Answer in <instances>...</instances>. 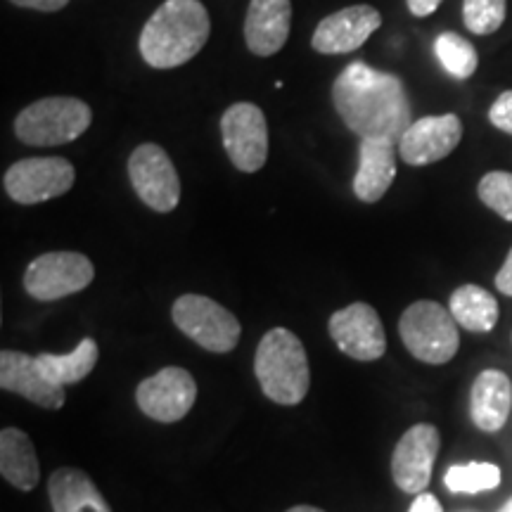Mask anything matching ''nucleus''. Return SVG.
Wrapping results in <instances>:
<instances>
[{
  "mask_svg": "<svg viewBox=\"0 0 512 512\" xmlns=\"http://www.w3.org/2000/svg\"><path fill=\"white\" fill-rule=\"evenodd\" d=\"M463 138L458 114H434L413 121L399 140V157L408 166H427L451 155Z\"/></svg>",
  "mask_w": 512,
  "mask_h": 512,
  "instance_id": "15",
  "label": "nucleus"
},
{
  "mask_svg": "<svg viewBox=\"0 0 512 512\" xmlns=\"http://www.w3.org/2000/svg\"><path fill=\"white\" fill-rule=\"evenodd\" d=\"M287 512H325V510L313 508V505H297V508H290Z\"/></svg>",
  "mask_w": 512,
  "mask_h": 512,
  "instance_id": "33",
  "label": "nucleus"
},
{
  "mask_svg": "<svg viewBox=\"0 0 512 512\" xmlns=\"http://www.w3.org/2000/svg\"><path fill=\"white\" fill-rule=\"evenodd\" d=\"M292 3L290 0H249L245 17V41L249 53L271 57L280 53L290 38Z\"/></svg>",
  "mask_w": 512,
  "mask_h": 512,
  "instance_id": "17",
  "label": "nucleus"
},
{
  "mask_svg": "<svg viewBox=\"0 0 512 512\" xmlns=\"http://www.w3.org/2000/svg\"><path fill=\"white\" fill-rule=\"evenodd\" d=\"M489 121L498 131L510 133L512 136V91H505L494 100V105L489 110Z\"/></svg>",
  "mask_w": 512,
  "mask_h": 512,
  "instance_id": "28",
  "label": "nucleus"
},
{
  "mask_svg": "<svg viewBox=\"0 0 512 512\" xmlns=\"http://www.w3.org/2000/svg\"><path fill=\"white\" fill-rule=\"evenodd\" d=\"M380 27V10L373 5H351L320 19L311 46L320 55H347L361 48Z\"/></svg>",
  "mask_w": 512,
  "mask_h": 512,
  "instance_id": "14",
  "label": "nucleus"
},
{
  "mask_svg": "<svg viewBox=\"0 0 512 512\" xmlns=\"http://www.w3.org/2000/svg\"><path fill=\"white\" fill-rule=\"evenodd\" d=\"M496 287H498V292L505 294V297H512V249H510L508 259L503 261L501 271L496 273Z\"/></svg>",
  "mask_w": 512,
  "mask_h": 512,
  "instance_id": "30",
  "label": "nucleus"
},
{
  "mask_svg": "<svg viewBox=\"0 0 512 512\" xmlns=\"http://www.w3.org/2000/svg\"><path fill=\"white\" fill-rule=\"evenodd\" d=\"M128 178L140 202L159 214H169L181 202V178L166 150L143 143L128 157Z\"/></svg>",
  "mask_w": 512,
  "mask_h": 512,
  "instance_id": "9",
  "label": "nucleus"
},
{
  "mask_svg": "<svg viewBox=\"0 0 512 512\" xmlns=\"http://www.w3.org/2000/svg\"><path fill=\"white\" fill-rule=\"evenodd\" d=\"M498 512H512V498H510V501H508V503H505V505H503V508H501V510H498Z\"/></svg>",
  "mask_w": 512,
  "mask_h": 512,
  "instance_id": "34",
  "label": "nucleus"
},
{
  "mask_svg": "<svg viewBox=\"0 0 512 512\" xmlns=\"http://www.w3.org/2000/svg\"><path fill=\"white\" fill-rule=\"evenodd\" d=\"M0 475L19 491L36 489L41 479V465H38L34 444L17 427H5L0 432Z\"/></svg>",
  "mask_w": 512,
  "mask_h": 512,
  "instance_id": "21",
  "label": "nucleus"
},
{
  "mask_svg": "<svg viewBox=\"0 0 512 512\" xmlns=\"http://www.w3.org/2000/svg\"><path fill=\"white\" fill-rule=\"evenodd\" d=\"M396 155H399V145L389 143V140H361L358 171L354 183H351L358 200L373 204L387 195L396 178Z\"/></svg>",
  "mask_w": 512,
  "mask_h": 512,
  "instance_id": "18",
  "label": "nucleus"
},
{
  "mask_svg": "<svg viewBox=\"0 0 512 512\" xmlns=\"http://www.w3.org/2000/svg\"><path fill=\"white\" fill-rule=\"evenodd\" d=\"M508 0H463V22L475 36H489L503 27Z\"/></svg>",
  "mask_w": 512,
  "mask_h": 512,
  "instance_id": "26",
  "label": "nucleus"
},
{
  "mask_svg": "<svg viewBox=\"0 0 512 512\" xmlns=\"http://www.w3.org/2000/svg\"><path fill=\"white\" fill-rule=\"evenodd\" d=\"M254 373L261 392L280 406H297L309 394V358L302 339L287 328H273L261 337L254 356Z\"/></svg>",
  "mask_w": 512,
  "mask_h": 512,
  "instance_id": "3",
  "label": "nucleus"
},
{
  "mask_svg": "<svg viewBox=\"0 0 512 512\" xmlns=\"http://www.w3.org/2000/svg\"><path fill=\"white\" fill-rule=\"evenodd\" d=\"M95 268L86 254L48 252L31 261L24 273V290L36 302H57L86 290L93 283Z\"/></svg>",
  "mask_w": 512,
  "mask_h": 512,
  "instance_id": "7",
  "label": "nucleus"
},
{
  "mask_svg": "<svg viewBox=\"0 0 512 512\" xmlns=\"http://www.w3.org/2000/svg\"><path fill=\"white\" fill-rule=\"evenodd\" d=\"M0 387L5 392L19 394L46 411H57L64 406V387L50 382L38 368L36 356L22 351L5 349L0 354Z\"/></svg>",
  "mask_w": 512,
  "mask_h": 512,
  "instance_id": "16",
  "label": "nucleus"
},
{
  "mask_svg": "<svg viewBox=\"0 0 512 512\" xmlns=\"http://www.w3.org/2000/svg\"><path fill=\"white\" fill-rule=\"evenodd\" d=\"M197 399V382L185 368L169 366L138 384L136 401L147 418L178 422L190 413Z\"/></svg>",
  "mask_w": 512,
  "mask_h": 512,
  "instance_id": "12",
  "label": "nucleus"
},
{
  "mask_svg": "<svg viewBox=\"0 0 512 512\" xmlns=\"http://www.w3.org/2000/svg\"><path fill=\"white\" fill-rule=\"evenodd\" d=\"M93 112L72 95L43 98L24 107L15 119V136L31 147H55L74 143L88 131Z\"/></svg>",
  "mask_w": 512,
  "mask_h": 512,
  "instance_id": "4",
  "label": "nucleus"
},
{
  "mask_svg": "<svg viewBox=\"0 0 512 512\" xmlns=\"http://www.w3.org/2000/svg\"><path fill=\"white\" fill-rule=\"evenodd\" d=\"M211 34L209 12L200 0H164L140 31L138 50L155 69H176L200 55Z\"/></svg>",
  "mask_w": 512,
  "mask_h": 512,
  "instance_id": "2",
  "label": "nucleus"
},
{
  "mask_svg": "<svg viewBox=\"0 0 512 512\" xmlns=\"http://www.w3.org/2000/svg\"><path fill=\"white\" fill-rule=\"evenodd\" d=\"M100 358V349L95 344V339H81L79 347H76L72 354H41L36 356L38 368L41 373L48 377L50 382L60 384V387H67V384H76L81 382L83 377L91 375L95 363Z\"/></svg>",
  "mask_w": 512,
  "mask_h": 512,
  "instance_id": "23",
  "label": "nucleus"
},
{
  "mask_svg": "<svg viewBox=\"0 0 512 512\" xmlns=\"http://www.w3.org/2000/svg\"><path fill=\"white\" fill-rule=\"evenodd\" d=\"M441 434L430 422L413 425L394 448L392 477L406 494H425L432 482L434 460L439 456Z\"/></svg>",
  "mask_w": 512,
  "mask_h": 512,
  "instance_id": "11",
  "label": "nucleus"
},
{
  "mask_svg": "<svg viewBox=\"0 0 512 512\" xmlns=\"http://www.w3.org/2000/svg\"><path fill=\"white\" fill-rule=\"evenodd\" d=\"M332 102L344 124L358 138L389 140L399 145L411 128V102L396 74L366 62H351L332 83Z\"/></svg>",
  "mask_w": 512,
  "mask_h": 512,
  "instance_id": "1",
  "label": "nucleus"
},
{
  "mask_svg": "<svg viewBox=\"0 0 512 512\" xmlns=\"http://www.w3.org/2000/svg\"><path fill=\"white\" fill-rule=\"evenodd\" d=\"M10 3L17 5V8H27V10L57 12V10L67 8L69 0H10Z\"/></svg>",
  "mask_w": 512,
  "mask_h": 512,
  "instance_id": "29",
  "label": "nucleus"
},
{
  "mask_svg": "<svg viewBox=\"0 0 512 512\" xmlns=\"http://www.w3.org/2000/svg\"><path fill=\"white\" fill-rule=\"evenodd\" d=\"M76 171L64 157H27L5 171L3 185L12 202L41 204L72 190Z\"/></svg>",
  "mask_w": 512,
  "mask_h": 512,
  "instance_id": "8",
  "label": "nucleus"
},
{
  "mask_svg": "<svg viewBox=\"0 0 512 512\" xmlns=\"http://www.w3.org/2000/svg\"><path fill=\"white\" fill-rule=\"evenodd\" d=\"M328 330L339 351L354 361H377L387 351L384 325L370 304L354 302L332 313Z\"/></svg>",
  "mask_w": 512,
  "mask_h": 512,
  "instance_id": "13",
  "label": "nucleus"
},
{
  "mask_svg": "<svg viewBox=\"0 0 512 512\" xmlns=\"http://www.w3.org/2000/svg\"><path fill=\"white\" fill-rule=\"evenodd\" d=\"M441 3H444V0H406L413 17H430L439 10Z\"/></svg>",
  "mask_w": 512,
  "mask_h": 512,
  "instance_id": "31",
  "label": "nucleus"
},
{
  "mask_svg": "<svg viewBox=\"0 0 512 512\" xmlns=\"http://www.w3.org/2000/svg\"><path fill=\"white\" fill-rule=\"evenodd\" d=\"M221 138L226 155L238 171L256 174L268 159V124L261 107L235 102L221 117Z\"/></svg>",
  "mask_w": 512,
  "mask_h": 512,
  "instance_id": "10",
  "label": "nucleus"
},
{
  "mask_svg": "<svg viewBox=\"0 0 512 512\" xmlns=\"http://www.w3.org/2000/svg\"><path fill=\"white\" fill-rule=\"evenodd\" d=\"M411 512H444V510H441V503L432 494H418V498H415L411 505Z\"/></svg>",
  "mask_w": 512,
  "mask_h": 512,
  "instance_id": "32",
  "label": "nucleus"
},
{
  "mask_svg": "<svg viewBox=\"0 0 512 512\" xmlns=\"http://www.w3.org/2000/svg\"><path fill=\"white\" fill-rule=\"evenodd\" d=\"M48 494L53 512H112L93 479L76 467L55 470L48 479Z\"/></svg>",
  "mask_w": 512,
  "mask_h": 512,
  "instance_id": "20",
  "label": "nucleus"
},
{
  "mask_svg": "<svg viewBox=\"0 0 512 512\" xmlns=\"http://www.w3.org/2000/svg\"><path fill=\"white\" fill-rule=\"evenodd\" d=\"M176 328L211 354H228L240 342V323L226 306L202 294H183L174 302Z\"/></svg>",
  "mask_w": 512,
  "mask_h": 512,
  "instance_id": "6",
  "label": "nucleus"
},
{
  "mask_svg": "<svg viewBox=\"0 0 512 512\" xmlns=\"http://www.w3.org/2000/svg\"><path fill=\"white\" fill-rule=\"evenodd\" d=\"M479 200L491 211L512 223V174L508 171H491L479 181Z\"/></svg>",
  "mask_w": 512,
  "mask_h": 512,
  "instance_id": "27",
  "label": "nucleus"
},
{
  "mask_svg": "<svg viewBox=\"0 0 512 512\" xmlns=\"http://www.w3.org/2000/svg\"><path fill=\"white\" fill-rule=\"evenodd\" d=\"M512 408V382L501 370H484L472 384L470 415L482 432L503 430Z\"/></svg>",
  "mask_w": 512,
  "mask_h": 512,
  "instance_id": "19",
  "label": "nucleus"
},
{
  "mask_svg": "<svg viewBox=\"0 0 512 512\" xmlns=\"http://www.w3.org/2000/svg\"><path fill=\"white\" fill-rule=\"evenodd\" d=\"M448 311L453 313L460 328L470 332H491L501 313L494 294L479 285H460L448 299Z\"/></svg>",
  "mask_w": 512,
  "mask_h": 512,
  "instance_id": "22",
  "label": "nucleus"
},
{
  "mask_svg": "<svg viewBox=\"0 0 512 512\" xmlns=\"http://www.w3.org/2000/svg\"><path fill=\"white\" fill-rule=\"evenodd\" d=\"M444 484L453 494H482L501 484V467L494 463H467L448 467Z\"/></svg>",
  "mask_w": 512,
  "mask_h": 512,
  "instance_id": "25",
  "label": "nucleus"
},
{
  "mask_svg": "<svg viewBox=\"0 0 512 512\" xmlns=\"http://www.w3.org/2000/svg\"><path fill=\"white\" fill-rule=\"evenodd\" d=\"M434 55L441 67L446 69V74H451L453 79L465 81L477 72L479 67V55L475 46H472L467 38H463L456 31H444L434 41Z\"/></svg>",
  "mask_w": 512,
  "mask_h": 512,
  "instance_id": "24",
  "label": "nucleus"
},
{
  "mask_svg": "<svg viewBox=\"0 0 512 512\" xmlns=\"http://www.w3.org/2000/svg\"><path fill=\"white\" fill-rule=\"evenodd\" d=\"M399 335L403 347L422 363L441 366L460 349V332L453 313L432 299H420L401 313Z\"/></svg>",
  "mask_w": 512,
  "mask_h": 512,
  "instance_id": "5",
  "label": "nucleus"
}]
</instances>
